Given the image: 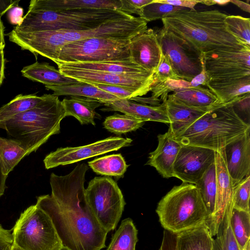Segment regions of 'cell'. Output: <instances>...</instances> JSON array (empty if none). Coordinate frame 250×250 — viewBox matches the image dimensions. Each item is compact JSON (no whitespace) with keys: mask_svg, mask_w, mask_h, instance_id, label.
<instances>
[{"mask_svg":"<svg viewBox=\"0 0 250 250\" xmlns=\"http://www.w3.org/2000/svg\"><path fill=\"white\" fill-rule=\"evenodd\" d=\"M85 163L64 176L52 173L51 195L37 197L36 205L50 217L62 246L71 250H101L108 232L100 225L85 196Z\"/></svg>","mask_w":250,"mask_h":250,"instance_id":"cell-1","label":"cell"},{"mask_svg":"<svg viewBox=\"0 0 250 250\" xmlns=\"http://www.w3.org/2000/svg\"><path fill=\"white\" fill-rule=\"evenodd\" d=\"M227 16L218 10L188 9L170 14L161 20L164 29L201 55L220 48L248 46L228 31L224 21Z\"/></svg>","mask_w":250,"mask_h":250,"instance_id":"cell-2","label":"cell"},{"mask_svg":"<svg viewBox=\"0 0 250 250\" xmlns=\"http://www.w3.org/2000/svg\"><path fill=\"white\" fill-rule=\"evenodd\" d=\"M34 107L0 125L11 138L21 143L29 154L35 152L50 137L60 132L65 118L62 101L53 94H43Z\"/></svg>","mask_w":250,"mask_h":250,"instance_id":"cell-3","label":"cell"},{"mask_svg":"<svg viewBox=\"0 0 250 250\" xmlns=\"http://www.w3.org/2000/svg\"><path fill=\"white\" fill-rule=\"evenodd\" d=\"M132 17L121 11L109 9L56 11L43 6L39 0H32L22 23L14 29L21 32L83 31L96 28L112 20Z\"/></svg>","mask_w":250,"mask_h":250,"instance_id":"cell-4","label":"cell"},{"mask_svg":"<svg viewBox=\"0 0 250 250\" xmlns=\"http://www.w3.org/2000/svg\"><path fill=\"white\" fill-rule=\"evenodd\" d=\"M231 103L214 106L174 139L181 146H200L215 151L224 148L250 128L236 114Z\"/></svg>","mask_w":250,"mask_h":250,"instance_id":"cell-5","label":"cell"},{"mask_svg":"<svg viewBox=\"0 0 250 250\" xmlns=\"http://www.w3.org/2000/svg\"><path fill=\"white\" fill-rule=\"evenodd\" d=\"M156 212L165 230L175 234L206 223L208 217L198 188L185 183L173 187L161 199Z\"/></svg>","mask_w":250,"mask_h":250,"instance_id":"cell-6","label":"cell"},{"mask_svg":"<svg viewBox=\"0 0 250 250\" xmlns=\"http://www.w3.org/2000/svg\"><path fill=\"white\" fill-rule=\"evenodd\" d=\"M12 233L13 245L21 250H59L62 246L50 217L36 205L21 213Z\"/></svg>","mask_w":250,"mask_h":250,"instance_id":"cell-7","label":"cell"},{"mask_svg":"<svg viewBox=\"0 0 250 250\" xmlns=\"http://www.w3.org/2000/svg\"><path fill=\"white\" fill-rule=\"evenodd\" d=\"M130 39L94 38L64 45L59 50L57 64L130 60Z\"/></svg>","mask_w":250,"mask_h":250,"instance_id":"cell-8","label":"cell"},{"mask_svg":"<svg viewBox=\"0 0 250 250\" xmlns=\"http://www.w3.org/2000/svg\"><path fill=\"white\" fill-rule=\"evenodd\" d=\"M147 22L140 17L120 19L106 22L96 28L83 30L46 31L50 55L53 62L60 49L70 42L94 38L131 39L147 29Z\"/></svg>","mask_w":250,"mask_h":250,"instance_id":"cell-9","label":"cell"},{"mask_svg":"<svg viewBox=\"0 0 250 250\" xmlns=\"http://www.w3.org/2000/svg\"><path fill=\"white\" fill-rule=\"evenodd\" d=\"M87 203L100 225L107 232L116 228L125 202L117 183L107 177H95L85 188Z\"/></svg>","mask_w":250,"mask_h":250,"instance_id":"cell-10","label":"cell"},{"mask_svg":"<svg viewBox=\"0 0 250 250\" xmlns=\"http://www.w3.org/2000/svg\"><path fill=\"white\" fill-rule=\"evenodd\" d=\"M201 55L208 82L250 76V46L220 48Z\"/></svg>","mask_w":250,"mask_h":250,"instance_id":"cell-11","label":"cell"},{"mask_svg":"<svg viewBox=\"0 0 250 250\" xmlns=\"http://www.w3.org/2000/svg\"><path fill=\"white\" fill-rule=\"evenodd\" d=\"M57 65L62 74L78 81L125 87L139 92L141 96L150 91L155 82V73L151 71L138 74L115 73L73 68L62 64Z\"/></svg>","mask_w":250,"mask_h":250,"instance_id":"cell-12","label":"cell"},{"mask_svg":"<svg viewBox=\"0 0 250 250\" xmlns=\"http://www.w3.org/2000/svg\"><path fill=\"white\" fill-rule=\"evenodd\" d=\"M163 53L181 80L190 82L202 70L200 55L163 28L156 31Z\"/></svg>","mask_w":250,"mask_h":250,"instance_id":"cell-13","label":"cell"},{"mask_svg":"<svg viewBox=\"0 0 250 250\" xmlns=\"http://www.w3.org/2000/svg\"><path fill=\"white\" fill-rule=\"evenodd\" d=\"M132 142V140L128 138L109 137L85 146L61 147L46 155L43 163L47 169L73 164L118 150L130 146Z\"/></svg>","mask_w":250,"mask_h":250,"instance_id":"cell-14","label":"cell"},{"mask_svg":"<svg viewBox=\"0 0 250 250\" xmlns=\"http://www.w3.org/2000/svg\"><path fill=\"white\" fill-rule=\"evenodd\" d=\"M215 152L200 146H181L173 164V177L195 185L214 163Z\"/></svg>","mask_w":250,"mask_h":250,"instance_id":"cell-15","label":"cell"},{"mask_svg":"<svg viewBox=\"0 0 250 250\" xmlns=\"http://www.w3.org/2000/svg\"><path fill=\"white\" fill-rule=\"evenodd\" d=\"M216 192L214 211L208 227L215 236L228 207L233 205L234 186L226 167L224 148L215 152Z\"/></svg>","mask_w":250,"mask_h":250,"instance_id":"cell-16","label":"cell"},{"mask_svg":"<svg viewBox=\"0 0 250 250\" xmlns=\"http://www.w3.org/2000/svg\"><path fill=\"white\" fill-rule=\"evenodd\" d=\"M226 167L236 186L250 175V128L224 147Z\"/></svg>","mask_w":250,"mask_h":250,"instance_id":"cell-17","label":"cell"},{"mask_svg":"<svg viewBox=\"0 0 250 250\" xmlns=\"http://www.w3.org/2000/svg\"><path fill=\"white\" fill-rule=\"evenodd\" d=\"M129 52L132 62L145 70L155 73L161 53L156 31L147 28L131 39Z\"/></svg>","mask_w":250,"mask_h":250,"instance_id":"cell-18","label":"cell"},{"mask_svg":"<svg viewBox=\"0 0 250 250\" xmlns=\"http://www.w3.org/2000/svg\"><path fill=\"white\" fill-rule=\"evenodd\" d=\"M103 111H119L137 119L146 121H155L169 124L165 103L157 106L139 103L130 99L119 100L104 104Z\"/></svg>","mask_w":250,"mask_h":250,"instance_id":"cell-19","label":"cell"},{"mask_svg":"<svg viewBox=\"0 0 250 250\" xmlns=\"http://www.w3.org/2000/svg\"><path fill=\"white\" fill-rule=\"evenodd\" d=\"M163 102L170 121L168 130L173 138L183 133L198 119L214 106L209 108L190 106L176 99L171 94H168L167 100Z\"/></svg>","mask_w":250,"mask_h":250,"instance_id":"cell-20","label":"cell"},{"mask_svg":"<svg viewBox=\"0 0 250 250\" xmlns=\"http://www.w3.org/2000/svg\"><path fill=\"white\" fill-rule=\"evenodd\" d=\"M156 148L149 153L146 165L154 167L164 178L173 177V164L181 145L168 130L157 136Z\"/></svg>","mask_w":250,"mask_h":250,"instance_id":"cell-21","label":"cell"},{"mask_svg":"<svg viewBox=\"0 0 250 250\" xmlns=\"http://www.w3.org/2000/svg\"><path fill=\"white\" fill-rule=\"evenodd\" d=\"M206 86L216 96L220 104H229L250 94V76L208 82Z\"/></svg>","mask_w":250,"mask_h":250,"instance_id":"cell-22","label":"cell"},{"mask_svg":"<svg viewBox=\"0 0 250 250\" xmlns=\"http://www.w3.org/2000/svg\"><path fill=\"white\" fill-rule=\"evenodd\" d=\"M22 76L47 86H61L76 83L78 81L67 77L46 62H36L23 67Z\"/></svg>","mask_w":250,"mask_h":250,"instance_id":"cell-23","label":"cell"},{"mask_svg":"<svg viewBox=\"0 0 250 250\" xmlns=\"http://www.w3.org/2000/svg\"><path fill=\"white\" fill-rule=\"evenodd\" d=\"M65 117L73 116L81 125H96L94 119L97 113L95 109L104 105L100 101L83 97L70 96L62 101Z\"/></svg>","mask_w":250,"mask_h":250,"instance_id":"cell-24","label":"cell"},{"mask_svg":"<svg viewBox=\"0 0 250 250\" xmlns=\"http://www.w3.org/2000/svg\"><path fill=\"white\" fill-rule=\"evenodd\" d=\"M47 90H52L53 95L70 96L88 98L101 101L103 104L111 102L120 99L118 97L103 91L88 83L78 81L76 83L61 86H47Z\"/></svg>","mask_w":250,"mask_h":250,"instance_id":"cell-25","label":"cell"},{"mask_svg":"<svg viewBox=\"0 0 250 250\" xmlns=\"http://www.w3.org/2000/svg\"><path fill=\"white\" fill-rule=\"evenodd\" d=\"M213 241L206 223L177 234V250H212Z\"/></svg>","mask_w":250,"mask_h":250,"instance_id":"cell-26","label":"cell"},{"mask_svg":"<svg viewBox=\"0 0 250 250\" xmlns=\"http://www.w3.org/2000/svg\"><path fill=\"white\" fill-rule=\"evenodd\" d=\"M171 95L183 103L194 107L209 108L220 104L216 96L201 86L183 87L175 89Z\"/></svg>","mask_w":250,"mask_h":250,"instance_id":"cell-27","label":"cell"},{"mask_svg":"<svg viewBox=\"0 0 250 250\" xmlns=\"http://www.w3.org/2000/svg\"><path fill=\"white\" fill-rule=\"evenodd\" d=\"M43 6L56 11L77 9H109L119 10L121 0H39Z\"/></svg>","mask_w":250,"mask_h":250,"instance_id":"cell-28","label":"cell"},{"mask_svg":"<svg viewBox=\"0 0 250 250\" xmlns=\"http://www.w3.org/2000/svg\"><path fill=\"white\" fill-rule=\"evenodd\" d=\"M62 64L73 68L115 73L138 74L149 71L133 63L130 60L123 61L69 63Z\"/></svg>","mask_w":250,"mask_h":250,"instance_id":"cell-29","label":"cell"},{"mask_svg":"<svg viewBox=\"0 0 250 250\" xmlns=\"http://www.w3.org/2000/svg\"><path fill=\"white\" fill-rule=\"evenodd\" d=\"M29 154L19 141L0 137V163L4 175L8 176L21 160Z\"/></svg>","mask_w":250,"mask_h":250,"instance_id":"cell-30","label":"cell"},{"mask_svg":"<svg viewBox=\"0 0 250 250\" xmlns=\"http://www.w3.org/2000/svg\"><path fill=\"white\" fill-rule=\"evenodd\" d=\"M138 241V230L133 220L127 218L122 220L106 250H136Z\"/></svg>","mask_w":250,"mask_h":250,"instance_id":"cell-31","label":"cell"},{"mask_svg":"<svg viewBox=\"0 0 250 250\" xmlns=\"http://www.w3.org/2000/svg\"><path fill=\"white\" fill-rule=\"evenodd\" d=\"M88 165L98 174L118 178L124 176L128 167L121 154H113L100 157L88 162Z\"/></svg>","mask_w":250,"mask_h":250,"instance_id":"cell-32","label":"cell"},{"mask_svg":"<svg viewBox=\"0 0 250 250\" xmlns=\"http://www.w3.org/2000/svg\"><path fill=\"white\" fill-rule=\"evenodd\" d=\"M195 185L200 191L207 208L208 217L206 224L208 226L213 215L215 204L216 178L215 163L210 167Z\"/></svg>","mask_w":250,"mask_h":250,"instance_id":"cell-33","label":"cell"},{"mask_svg":"<svg viewBox=\"0 0 250 250\" xmlns=\"http://www.w3.org/2000/svg\"><path fill=\"white\" fill-rule=\"evenodd\" d=\"M233 205L227 207L213 239L212 250H240L233 234L230 219Z\"/></svg>","mask_w":250,"mask_h":250,"instance_id":"cell-34","label":"cell"},{"mask_svg":"<svg viewBox=\"0 0 250 250\" xmlns=\"http://www.w3.org/2000/svg\"><path fill=\"white\" fill-rule=\"evenodd\" d=\"M42 98V96H38L35 94L18 95L0 107V125L15 115L34 107Z\"/></svg>","mask_w":250,"mask_h":250,"instance_id":"cell-35","label":"cell"},{"mask_svg":"<svg viewBox=\"0 0 250 250\" xmlns=\"http://www.w3.org/2000/svg\"><path fill=\"white\" fill-rule=\"evenodd\" d=\"M230 225L240 249L242 250L250 240V212L233 208Z\"/></svg>","mask_w":250,"mask_h":250,"instance_id":"cell-36","label":"cell"},{"mask_svg":"<svg viewBox=\"0 0 250 250\" xmlns=\"http://www.w3.org/2000/svg\"><path fill=\"white\" fill-rule=\"evenodd\" d=\"M145 123L142 120L126 114H114L105 119L103 125L111 132L122 134L136 130Z\"/></svg>","mask_w":250,"mask_h":250,"instance_id":"cell-37","label":"cell"},{"mask_svg":"<svg viewBox=\"0 0 250 250\" xmlns=\"http://www.w3.org/2000/svg\"><path fill=\"white\" fill-rule=\"evenodd\" d=\"M225 23L229 32L243 44L250 46V19L228 15Z\"/></svg>","mask_w":250,"mask_h":250,"instance_id":"cell-38","label":"cell"},{"mask_svg":"<svg viewBox=\"0 0 250 250\" xmlns=\"http://www.w3.org/2000/svg\"><path fill=\"white\" fill-rule=\"evenodd\" d=\"M188 9H189L159 3L153 0L152 2L142 8L139 17L149 22L162 20L170 14Z\"/></svg>","mask_w":250,"mask_h":250,"instance_id":"cell-39","label":"cell"},{"mask_svg":"<svg viewBox=\"0 0 250 250\" xmlns=\"http://www.w3.org/2000/svg\"><path fill=\"white\" fill-rule=\"evenodd\" d=\"M189 82L182 80H167L164 82H156L151 86L150 91L151 97L155 99H159L163 102L167 98L168 93L175 89L183 87H189Z\"/></svg>","mask_w":250,"mask_h":250,"instance_id":"cell-40","label":"cell"},{"mask_svg":"<svg viewBox=\"0 0 250 250\" xmlns=\"http://www.w3.org/2000/svg\"><path fill=\"white\" fill-rule=\"evenodd\" d=\"M250 175L234 187L233 208L250 212Z\"/></svg>","mask_w":250,"mask_h":250,"instance_id":"cell-41","label":"cell"},{"mask_svg":"<svg viewBox=\"0 0 250 250\" xmlns=\"http://www.w3.org/2000/svg\"><path fill=\"white\" fill-rule=\"evenodd\" d=\"M154 78L156 82L181 80L174 71L168 58L163 53L162 50L159 64L154 73Z\"/></svg>","mask_w":250,"mask_h":250,"instance_id":"cell-42","label":"cell"},{"mask_svg":"<svg viewBox=\"0 0 250 250\" xmlns=\"http://www.w3.org/2000/svg\"><path fill=\"white\" fill-rule=\"evenodd\" d=\"M89 84L103 91L112 94L120 99H131L134 97L141 96L139 92L125 87L96 83Z\"/></svg>","mask_w":250,"mask_h":250,"instance_id":"cell-43","label":"cell"},{"mask_svg":"<svg viewBox=\"0 0 250 250\" xmlns=\"http://www.w3.org/2000/svg\"><path fill=\"white\" fill-rule=\"evenodd\" d=\"M231 104L237 116L246 124L250 125V94L244 96Z\"/></svg>","mask_w":250,"mask_h":250,"instance_id":"cell-44","label":"cell"},{"mask_svg":"<svg viewBox=\"0 0 250 250\" xmlns=\"http://www.w3.org/2000/svg\"><path fill=\"white\" fill-rule=\"evenodd\" d=\"M153 0H121L120 11L128 15L140 14L141 9L144 6L152 2Z\"/></svg>","mask_w":250,"mask_h":250,"instance_id":"cell-45","label":"cell"},{"mask_svg":"<svg viewBox=\"0 0 250 250\" xmlns=\"http://www.w3.org/2000/svg\"><path fill=\"white\" fill-rule=\"evenodd\" d=\"M13 242L12 229H5L0 224V250H11Z\"/></svg>","mask_w":250,"mask_h":250,"instance_id":"cell-46","label":"cell"},{"mask_svg":"<svg viewBox=\"0 0 250 250\" xmlns=\"http://www.w3.org/2000/svg\"><path fill=\"white\" fill-rule=\"evenodd\" d=\"M159 250H177V234L165 230Z\"/></svg>","mask_w":250,"mask_h":250,"instance_id":"cell-47","label":"cell"},{"mask_svg":"<svg viewBox=\"0 0 250 250\" xmlns=\"http://www.w3.org/2000/svg\"><path fill=\"white\" fill-rule=\"evenodd\" d=\"M23 9L22 7L16 4L7 11V17L10 23L16 26L20 25L23 21Z\"/></svg>","mask_w":250,"mask_h":250,"instance_id":"cell-48","label":"cell"},{"mask_svg":"<svg viewBox=\"0 0 250 250\" xmlns=\"http://www.w3.org/2000/svg\"><path fill=\"white\" fill-rule=\"evenodd\" d=\"M155 1L172 5L175 6L194 10V6L201 0H154Z\"/></svg>","mask_w":250,"mask_h":250,"instance_id":"cell-49","label":"cell"},{"mask_svg":"<svg viewBox=\"0 0 250 250\" xmlns=\"http://www.w3.org/2000/svg\"><path fill=\"white\" fill-rule=\"evenodd\" d=\"M202 64V70L201 72L196 75L190 82L191 87H196L201 85H206L208 82V77L206 72L204 63L203 59L200 55Z\"/></svg>","mask_w":250,"mask_h":250,"instance_id":"cell-50","label":"cell"},{"mask_svg":"<svg viewBox=\"0 0 250 250\" xmlns=\"http://www.w3.org/2000/svg\"><path fill=\"white\" fill-rule=\"evenodd\" d=\"M19 0H0V17H1L12 6L18 4Z\"/></svg>","mask_w":250,"mask_h":250,"instance_id":"cell-51","label":"cell"},{"mask_svg":"<svg viewBox=\"0 0 250 250\" xmlns=\"http://www.w3.org/2000/svg\"><path fill=\"white\" fill-rule=\"evenodd\" d=\"M5 59L4 48L0 49V86L4 79Z\"/></svg>","mask_w":250,"mask_h":250,"instance_id":"cell-52","label":"cell"},{"mask_svg":"<svg viewBox=\"0 0 250 250\" xmlns=\"http://www.w3.org/2000/svg\"><path fill=\"white\" fill-rule=\"evenodd\" d=\"M8 176L4 175L1 170V167L0 163V198L4 194L6 188V180Z\"/></svg>","mask_w":250,"mask_h":250,"instance_id":"cell-53","label":"cell"},{"mask_svg":"<svg viewBox=\"0 0 250 250\" xmlns=\"http://www.w3.org/2000/svg\"><path fill=\"white\" fill-rule=\"evenodd\" d=\"M230 2L235 4L237 7L245 12L248 13L250 12V4L248 3L236 0H230Z\"/></svg>","mask_w":250,"mask_h":250,"instance_id":"cell-54","label":"cell"},{"mask_svg":"<svg viewBox=\"0 0 250 250\" xmlns=\"http://www.w3.org/2000/svg\"><path fill=\"white\" fill-rule=\"evenodd\" d=\"M229 2H230L229 0H201V3L207 5H211L214 4H218L220 5H226Z\"/></svg>","mask_w":250,"mask_h":250,"instance_id":"cell-55","label":"cell"},{"mask_svg":"<svg viewBox=\"0 0 250 250\" xmlns=\"http://www.w3.org/2000/svg\"><path fill=\"white\" fill-rule=\"evenodd\" d=\"M4 35V26L0 17V49L2 48H4L5 41Z\"/></svg>","mask_w":250,"mask_h":250,"instance_id":"cell-56","label":"cell"},{"mask_svg":"<svg viewBox=\"0 0 250 250\" xmlns=\"http://www.w3.org/2000/svg\"><path fill=\"white\" fill-rule=\"evenodd\" d=\"M242 250H250V240L248 242Z\"/></svg>","mask_w":250,"mask_h":250,"instance_id":"cell-57","label":"cell"},{"mask_svg":"<svg viewBox=\"0 0 250 250\" xmlns=\"http://www.w3.org/2000/svg\"><path fill=\"white\" fill-rule=\"evenodd\" d=\"M11 250H21L20 249H19V248H18L17 247H16V246L13 245L11 249Z\"/></svg>","mask_w":250,"mask_h":250,"instance_id":"cell-58","label":"cell"},{"mask_svg":"<svg viewBox=\"0 0 250 250\" xmlns=\"http://www.w3.org/2000/svg\"><path fill=\"white\" fill-rule=\"evenodd\" d=\"M59 250H71L66 247L62 246V248Z\"/></svg>","mask_w":250,"mask_h":250,"instance_id":"cell-59","label":"cell"}]
</instances>
